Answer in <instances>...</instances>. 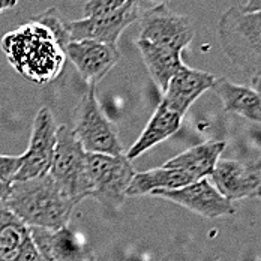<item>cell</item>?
Masks as SVG:
<instances>
[{
    "label": "cell",
    "instance_id": "obj_1",
    "mask_svg": "<svg viewBox=\"0 0 261 261\" xmlns=\"http://www.w3.org/2000/svg\"><path fill=\"white\" fill-rule=\"evenodd\" d=\"M2 50L20 75L38 84L56 79L65 65V53L51 32L35 21L5 35Z\"/></svg>",
    "mask_w": 261,
    "mask_h": 261
},
{
    "label": "cell",
    "instance_id": "obj_2",
    "mask_svg": "<svg viewBox=\"0 0 261 261\" xmlns=\"http://www.w3.org/2000/svg\"><path fill=\"white\" fill-rule=\"evenodd\" d=\"M6 207L29 228H66L77 206L54 183L50 174L14 182L5 200Z\"/></svg>",
    "mask_w": 261,
    "mask_h": 261
},
{
    "label": "cell",
    "instance_id": "obj_3",
    "mask_svg": "<svg viewBox=\"0 0 261 261\" xmlns=\"http://www.w3.org/2000/svg\"><path fill=\"white\" fill-rule=\"evenodd\" d=\"M219 42L227 57L245 72L261 75V11L242 6L227 9L218 23Z\"/></svg>",
    "mask_w": 261,
    "mask_h": 261
},
{
    "label": "cell",
    "instance_id": "obj_4",
    "mask_svg": "<svg viewBox=\"0 0 261 261\" xmlns=\"http://www.w3.org/2000/svg\"><path fill=\"white\" fill-rule=\"evenodd\" d=\"M48 174L59 189L75 204L89 197L87 152H84L68 126H59L57 129V143Z\"/></svg>",
    "mask_w": 261,
    "mask_h": 261
},
{
    "label": "cell",
    "instance_id": "obj_5",
    "mask_svg": "<svg viewBox=\"0 0 261 261\" xmlns=\"http://www.w3.org/2000/svg\"><path fill=\"white\" fill-rule=\"evenodd\" d=\"M89 197L101 203L107 209L119 207L126 198V189L135 170L125 155L87 153Z\"/></svg>",
    "mask_w": 261,
    "mask_h": 261
},
{
    "label": "cell",
    "instance_id": "obj_6",
    "mask_svg": "<svg viewBox=\"0 0 261 261\" xmlns=\"http://www.w3.org/2000/svg\"><path fill=\"white\" fill-rule=\"evenodd\" d=\"M95 84H89L87 92L81 98L75 114L74 135L87 153L99 155H123V146L114 126L105 117L95 95Z\"/></svg>",
    "mask_w": 261,
    "mask_h": 261
},
{
    "label": "cell",
    "instance_id": "obj_7",
    "mask_svg": "<svg viewBox=\"0 0 261 261\" xmlns=\"http://www.w3.org/2000/svg\"><path fill=\"white\" fill-rule=\"evenodd\" d=\"M194 36L195 29L185 15L174 14L165 5H161L144 14L138 39L161 51L182 54Z\"/></svg>",
    "mask_w": 261,
    "mask_h": 261
},
{
    "label": "cell",
    "instance_id": "obj_8",
    "mask_svg": "<svg viewBox=\"0 0 261 261\" xmlns=\"http://www.w3.org/2000/svg\"><path fill=\"white\" fill-rule=\"evenodd\" d=\"M57 123L50 108L42 107L35 117L30 134V143L23 158L21 168L17 174L15 182L33 179L47 174L51 167L54 149L57 143Z\"/></svg>",
    "mask_w": 261,
    "mask_h": 261
},
{
    "label": "cell",
    "instance_id": "obj_9",
    "mask_svg": "<svg viewBox=\"0 0 261 261\" xmlns=\"http://www.w3.org/2000/svg\"><path fill=\"white\" fill-rule=\"evenodd\" d=\"M210 177L215 188L230 201L261 198V159H219Z\"/></svg>",
    "mask_w": 261,
    "mask_h": 261
},
{
    "label": "cell",
    "instance_id": "obj_10",
    "mask_svg": "<svg viewBox=\"0 0 261 261\" xmlns=\"http://www.w3.org/2000/svg\"><path fill=\"white\" fill-rule=\"evenodd\" d=\"M141 17V0H128L120 9L98 18H83L68 21L72 41L93 39L108 45H116L120 33Z\"/></svg>",
    "mask_w": 261,
    "mask_h": 261
},
{
    "label": "cell",
    "instance_id": "obj_11",
    "mask_svg": "<svg viewBox=\"0 0 261 261\" xmlns=\"http://www.w3.org/2000/svg\"><path fill=\"white\" fill-rule=\"evenodd\" d=\"M150 195L177 203L204 218H219L236 212L233 201L227 200L207 179L197 180L179 189L153 191Z\"/></svg>",
    "mask_w": 261,
    "mask_h": 261
},
{
    "label": "cell",
    "instance_id": "obj_12",
    "mask_svg": "<svg viewBox=\"0 0 261 261\" xmlns=\"http://www.w3.org/2000/svg\"><path fill=\"white\" fill-rule=\"evenodd\" d=\"M65 56L75 65L80 75L89 84H98L120 60V51L116 45H108L93 39L72 41Z\"/></svg>",
    "mask_w": 261,
    "mask_h": 261
},
{
    "label": "cell",
    "instance_id": "obj_13",
    "mask_svg": "<svg viewBox=\"0 0 261 261\" xmlns=\"http://www.w3.org/2000/svg\"><path fill=\"white\" fill-rule=\"evenodd\" d=\"M218 75L204 72L200 69L188 68L185 63L179 71L170 80L167 90L164 92V98L161 102L167 105L170 110L185 116L189 107L194 104L204 92L210 90L216 83Z\"/></svg>",
    "mask_w": 261,
    "mask_h": 261
},
{
    "label": "cell",
    "instance_id": "obj_14",
    "mask_svg": "<svg viewBox=\"0 0 261 261\" xmlns=\"http://www.w3.org/2000/svg\"><path fill=\"white\" fill-rule=\"evenodd\" d=\"M0 261H44L30 228L0 201Z\"/></svg>",
    "mask_w": 261,
    "mask_h": 261
},
{
    "label": "cell",
    "instance_id": "obj_15",
    "mask_svg": "<svg viewBox=\"0 0 261 261\" xmlns=\"http://www.w3.org/2000/svg\"><path fill=\"white\" fill-rule=\"evenodd\" d=\"M30 233L44 261H95L89 249L68 227L60 230L30 228Z\"/></svg>",
    "mask_w": 261,
    "mask_h": 261
},
{
    "label": "cell",
    "instance_id": "obj_16",
    "mask_svg": "<svg viewBox=\"0 0 261 261\" xmlns=\"http://www.w3.org/2000/svg\"><path fill=\"white\" fill-rule=\"evenodd\" d=\"M224 141H206L195 147L188 149L177 156L171 158L164 164L165 168L182 170L195 182L201 179H207L212 176L216 162L219 161L221 153L225 149Z\"/></svg>",
    "mask_w": 261,
    "mask_h": 261
},
{
    "label": "cell",
    "instance_id": "obj_17",
    "mask_svg": "<svg viewBox=\"0 0 261 261\" xmlns=\"http://www.w3.org/2000/svg\"><path fill=\"white\" fill-rule=\"evenodd\" d=\"M182 116L170 110L164 102L158 105L153 116L150 117L149 123L146 125L144 130L138 137V140L132 144L128 153L125 156L129 161H134L135 158L143 155L144 152L150 150L153 146L165 141L171 135H174L182 123Z\"/></svg>",
    "mask_w": 261,
    "mask_h": 261
},
{
    "label": "cell",
    "instance_id": "obj_18",
    "mask_svg": "<svg viewBox=\"0 0 261 261\" xmlns=\"http://www.w3.org/2000/svg\"><path fill=\"white\" fill-rule=\"evenodd\" d=\"M212 89L222 101L227 113L261 123V95L257 90L231 83L224 77H218Z\"/></svg>",
    "mask_w": 261,
    "mask_h": 261
},
{
    "label": "cell",
    "instance_id": "obj_19",
    "mask_svg": "<svg viewBox=\"0 0 261 261\" xmlns=\"http://www.w3.org/2000/svg\"><path fill=\"white\" fill-rule=\"evenodd\" d=\"M195 180L189 177L182 170L165 168L164 165L159 168L135 173L129 186L126 189V197L138 195H150L153 191H170L188 186Z\"/></svg>",
    "mask_w": 261,
    "mask_h": 261
},
{
    "label": "cell",
    "instance_id": "obj_20",
    "mask_svg": "<svg viewBox=\"0 0 261 261\" xmlns=\"http://www.w3.org/2000/svg\"><path fill=\"white\" fill-rule=\"evenodd\" d=\"M32 21L38 23V24H42L45 26L51 35L54 36V39L57 41V44L60 45V48L66 50V47L72 42L71 39V35H69V27H68V21L62 17V14L56 9V8H51V9H47L45 12L36 15L32 18Z\"/></svg>",
    "mask_w": 261,
    "mask_h": 261
},
{
    "label": "cell",
    "instance_id": "obj_21",
    "mask_svg": "<svg viewBox=\"0 0 261 261\" xmlns=\"http://www.w3.org/2000/svg\"><path fill=\"white\" fill-rule=\"evenodd\" d=\"M128 0H87L84 5V18L105 17L120 9Z\"/></svg>",
    "mask_w": 261,
    "mask_h": 261
},
{
    "label": "cell",
    "instance_id": "obj_22",
    "mask_svg": "<svg viewBox=\"0 0 261 261\" xmlns=\"http://www.w3.org/2000/svg\"><path fill=\"white\" fill-rule=\"evenodd\" d=\"M21 164H23L21 155L20 156L0 155V182L12 186L17 179L20 168H21Z\"/></svg>",
    "mask_w": 261,
    "mask_h": 261
},
{
    "label": "cell",
    "instance_id": "obj_23",
    "mask_svg": "<svg viewBox=\"0 0 261 261\" xmlns=\"http://www.w3.org/2000/svg\"><path fill=\"white\" fill-rule=\"evenodd\" d=\"M242 9L246 11V12L261 11V0H248L245 5H242Z\"/></svg>",
    "mask_w": 261,
    "mask_h": 261
},
{
    "label": "cell",
    "instance_id": "obj_24",
    "mask_svg": "<svg viewBox=\"0 0 261 261\" xmlns=\"http://www.w3.org/2000/svg\"><path fill=\"white\" fill-rule=\"evenodd\" d=\"M18 0H0V12L9 9V8H14L17 5Z\"/></svg>",
    "mask_w": 261,
    "mask_h": 261
}]
</instances>
